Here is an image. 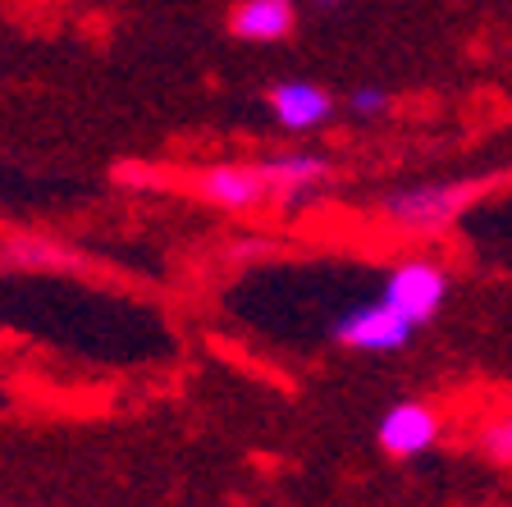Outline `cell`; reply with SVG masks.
I'll return each mask as SVG.
<instances>
[{"label":"cell","mask_w":512,"mask_h":507,"mask_svg":"<svg viewBox=\"0 0 512 507\" xmlns=\"http://www.w3.org/2000/svg\"><path fill=\"white\" fill-rule=\"evenodd\" d=\"M270 106H275L284 128H316L334 115L330 92L316 83H279L275 92H270Z\"/></svg>","instance_id":"8992f818"},{"label":"cell","mask_w":512,"mask_h":507,"mask_svg":"<svg viewBox=\"0 0 512 507\" xmlns=\"http://www.w3.org/2000/svg\"><path fill=\"white\" fill-rule=\"evenodd\" d=\"M435 439H439V416L430 412L426 402H394L380 421V444H384V453H394V457L426 453Z\"/></svg>","instance_id":"277c9868"},{"label":"cell","mask_w":512,"mask_h":507,"mask_svg":"<svg viewBox=\"0 0 512 507\" xmlns=\"http://www.w3.org/2000/svg\"><path fill=\"white\" fill-rule=\"evenodd\" d=\"M480 448L494 457L499 466H508V457H512V425H508V416H494L485 430H480Z\"/></svg>","instance_id":"30bf717a"},{"label":"cell","mask_w":512,"mask_h":507,"mask_svg":"<svg viewBox=\"0 0 512 507\" xmlns=\"http://www.w3.org/2000/svg\"><path fill=\"white\" fill-rule=\"evenodd\" d=\"M334 338L357 352H398V348H407L412 325H407L398 311L384 307V302H371V307L348 311V316L334 325Z\"/></svg>","instance_id":"3957f363"},{"label":"cell","mask_w":512,"mask_h":507,"mask_svg":"<svg viewBox=\"0 0 512 507\" xmlns=\"http://www.w3.org/2000/svg\"><path fill=\"white\" fill-rule=\"evenodd\" d=\"M5 256L19 265H64L69 261V252L55 243H42V238H14L10 247H5Z\"/></svg>","instance_id":"9c48e42d"},{"label":"cell","mask_w":512,"mask_h":507,"mask_svg":"<svg viewBox=\"0 0 512 507\" xmlns=\"http://www.w3.org/2000/svg\"><path fill=\"white\" fill-rule=\"evenodd\" d=\"M229 28L247 42H279L293 32V5L288 0H243L229 19Z\"/></svg>","instance_id":"52a82bcc"},{"label":"cell","mask_w":512,"mask_h":507,"mask_svg":"<svg viewBox=\"0 0 512 507\" xmlns=\"http://www.w3.org/2000/svg\"><path fill=\"white\" fill-rule=\"evenodd\" d=\"M471 197H476V183H421L384 201V220L403 233H430L444 229Z\"/></svg>","instance_id":"6da1fadb"},{"label":"cell","mask_w":512,"mask_h":507,"mask_svg":"<svg viewBox=\"0 0 512 507\" xmlns=\"http://www.w3.org/2000/svg\"><path fill=\"white\" fill-rule=\"evenodd\" d=\"M348 110L352 115H362V119H375L389 110V96L380 92V87H357V92L348 96Z\"/></svg>","instance_id":"8fae6325"},{"label":"cell","mask_w":512,"mask_h":507,"mask_svg":"<svg viewBox=\"0 0 512 507\" xmlns=\"http://www.w3.org/2000/svg\"><path fill=\"white\" fill-rule=\"evenodd\" d=\"M261 174H266V188L270 192H311L320 188V183L330 179V165L320 156H307V151H293V156H275L266 160V165H256Z\"/></svg>","instance_id":"ba28073f"},{"label":"cell","mask_w":512,"mask_h":507,"mask_svg":"<svg viewBox=\"0 0 512 507\" xmlns=\"http://www.w3.org/2000/svg\"><path fill=\"white\" fill-rule=\"evenodd\" d=\"M202 197L215 206H229V211H247L256 201H266V174L256 165H220L211 174H202Z\"/></svg>","instance_id":"5b68a950"},{"label":"cell","mask_w":512,"mask_h":507,"mask_svg":"<svg viewBox=\"0 0 512 507\" xmlns=\"http://www.w3.org/2000/svg\"><path fill=\"white\" fill-rule=\"evenodd\" d=\"M444 297H448V275L435 261H403L394 275L384 279L380 302L389 311H398V316L416 329L444 307Z\"/></svg>","instance_id":"7a4b0ae2"}]
</instances>
